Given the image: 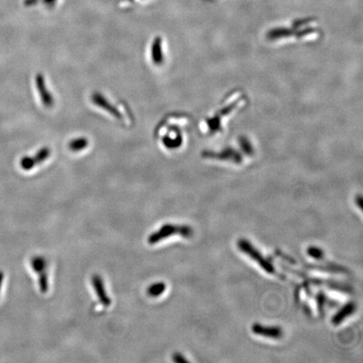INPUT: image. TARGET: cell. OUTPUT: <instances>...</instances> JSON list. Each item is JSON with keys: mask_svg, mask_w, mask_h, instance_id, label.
<instances>
[{"mask_svg": "<svg viewBox=\"0 0 363 363\" xmlns=\"http://www.w3.org/2000/svg\"><path fill=\"white\" fill-rule=\"evenodd\" d=\"M92 101L98 107H100V108H103L104 110L110 114L111 116H114L115 118L118 119V120L122 119V115L121 112L116 107H114L101 94L94 93L92 95Z\"/></svg>", "mask_w": 363, "mask_h": 363, "instance_id": "7", "label": "cell"}, {"mask_svg": "<svg viewBox=\"0 0 363 363\" xmlns=\"http://www.w3.org/2000/svg\"><path fill=\"white\" fill-rule=\"evenodd\" d=\"M305 267L309 269L317 270V271H320V272H329V273H345V272H347L344 267L334 264H310L305 265Z\"/></svg>", "mask_w": 363, "mask_h": 363, "instance_id": "11", "label": "cell"}, {"mask_svg": "<svg viewBox=\"0 0 363 363\" xmlns=\"http://www.w3.org/2000/svg\"><path fill=\"white\" fill-rule=\"evenodd\" d=\"M4 277H5V274H4V272H0V290H1V287H2L3 281H4Z\"/></svg>", "mask_w": 363, "mask_h": 363, "instance_id": "20", "label": "cell"}, {"mask_svg": "<svg viewBox=\"0 0 363 363\" xmlns=\"http://www.w3.org/2000/svg\"><path fill=\"white\" fill-rule=\"evenodd\" d=\"M166 289V284L162 283V282H160V283H157V284L151 285V286L147 289V294H148L150 297H152V298H157V297L163 294Z\"/></svg>", "mask_w": 363, "mask_h": 363, "instance_id": "14", "label": "cell"}, {"mask_svg": "<svg viewBox=\"0 0 363 363\" xmlns=\"http://www.w3.org/2000/svg\"><path fill=\"white\" fill-rule=\"evenodd\" d=\"M355 203H356V205L358 206L359 209L362 210L363 200L362 197H361V195L356 196V199H355Z\"/></svg>", "mask_w": 363, "mask_h": 363, "instance_id": "19", "label": "cell"}, {"mask_svg": "<svg viewBox=\"0 0 363 363\" xmlns=\"http://www.w3.org/2000/svg\"><path fill=\"white\" fill-rule=\"evenodd\" d=\"M151 57L152 63L155 65H161L164 62L163 47H162V39L156 37L152 44L151 48Z\"/></svg>", "mask_w": 363, "mask_h": 363, "instance_id": "10", "label": "cell"}, {"mask_svg": "<svg viewBox=\"0 0 363 363\" xmlns=\"http://www.w3.org/2000/svg\"><path fill=\"white\" fill-rule=\"evenodd\" d=\"M252 330L257 336L270 338V339H281L284 336V331L279 326H267L258 323H256L252 326Z\"/></svg>", "mask_w": 363, "mask_h": 363, "instance_id": "5", "label": "cell"}, {"mask_svg": "<svg viewBox=\"0 0 363 363\" xmlns=\"http://www.w3.org/2000/svg\"><path fill=\"white\" fill-rule=\"evenodd\" d=\"M316 302H317L318 311L320 315H324V308L325 305L327 303V298L325 297V294L323 293H319L315 297Z\"/></svg>", "mask_w": 363, "mask_h": 363, "instance_id": "17", "label": "cell"}, {"mask_svg": "<svg viewBox=\"0 0 363 363\" xmlns=\"http://www.w3.org/2000/svg\"><path fill=\"white\" fill-rule=\"evenodd\" d=\"M39 275V287H40V291L42 294H46L48 292L49 284H48V276L46 272H42Z\"/></svg>", "mask_w": 363, "mask_h": 363, "instance_id": "16", "label": "cell"}, {"mask_svg": "<svg viewBox=\"0 0 363 363\" xmlns=\"http://www.w3.org/2000/svg\"><path fill=\"white\" fill-rule=\"evenodd\" d=\"M172 358H173V361H175V362L177 363L189 362L188 359H186L183 355H182L181 353H178V352L173 354Z\"/></svg>", "mask_w": 363, "mask_h": 363, "instance_id": "18", "label": "cell"}, {"mask_svg": "<svg viewBox=\"0 0 363 363\" xmlns=\"http://www.w3.org/2000/svg\"><path fill=\"white\" fill-rule=\"evenodd\" d=\"M356 303L352 302V301L346 303V304L332 317V325H334V326L341 325V324L346 320V318L351 316V315L356 311Z\"/></svg>", "mask_w": 363, "mask_h": 363, "instance_id": "9", "label": "cell"}, {"mask_svg": "<svg viewBox=\"0 0 363 363\" xmlns=\"http://www.w3.org/2000/svg\"><path fill=\"white\" fill-rule=\"evenodd\" d=\"M89 139L85 137H78L73 139L68 143V148L72 152H78L86 149L89 146Z\"/></svg>", "mask_w": 363, "mask_h": 363, "instance_id": "12", "label": "cell"}, {"mask_svg": "<svg viewBox=\"0 0 363 363\" xmlns=\"http://www.w3.org/2000/svg\"><path fill=\"white\" fill-rule=\"evenodd\" d=\"M51 155V150L48 147H43L36 152L34 156H24L20 161V166L23 170L30 171L39 164L42 163L49 158Z\"/></svg>", "mask_w": 363, "mask_h": 363, "instance_id": "4", "label": "cell"}, {"mask_svg": "<svg viewBox=\"0 0 363 363\" xmlns=\"http://www.w3.org/2000/svg\"><path fill=\"white\" fill-rule=\"evenodd\" d=\"M282 267L288 271V272H292V273L295 274L296 276H298V277L303 279L306 284H312L315 286L327 287V288L332 289V290L344 293V294H351V293H352V289H351V287H349L346 284H342L340 282L334 281V280H331V279L315 278V277H308L303 272L302 273V272L296 271V270L291 269V268H289V267H286L284 265H282Z\"/></svg>", "mask_w": 363, "mask_h": 363, "instance_id": "3", "label": "cell"}, {"mask_svg": "<svg viewBox=\"0 0 363 363\" xmlns=\"http://www.w3.org/2000/svg\"><path fill=\"white\" fill-rule=\"evenodd\" d=\"M173 235H179L183 238L189 239L193 236V231L192 227L186 225L166 224L161 226L158 231L152 233L147 241L150 245H155Z\"/></svg>", "mask_w": 363, "mask_h": 363, "instance_id": "1", "label": "cell"}, {"mask_svg": "<svg viewBox=\"0 0 363 363\" xmlns=\"http://www.w3.org/2000/svg\"><path fill=\"white\" fill-rule=\"evenodd\" d=\"M92 284L94 286V290L96 292L97 296L99 301L104 307H109L111 304V299L106 293L104 288V281L102 277L98 274L93 275L92 277Z\"/></svg>", "mask_w": 363, "mask_h": 363, "instance_id": "8", "label": "cell"}, {"mask_svg": "<svg viewBox=\"0 0 363 363\" xmlns=\"http://www.w3.org/2000/svg\"><path fill=\"white\" fill-rule=\"evenodd\" d=\"M237 246L241 253H244L247 256L248 258H250L253 261L257 262L260 267L264 270L265 272L269 273V274L276 275V276H278L283 278L281 277L282 275L279 274L271 262L268 261L267 258H265L262 253H260L259 250L250 241L245 240V239H240L237 242Z\"/></svg>", "mask_w": 363, "mask_h": 363, "instance_id": "2", "label": "cell"}, {"mask_svg": "<svg viewBox=\"0 0 363 363\" xmlns=\"http://www.w3.org/2000/svg\"><path fill=\"white\" fill-rule=\"evenodd\" d=\"M36 89L38 91L39 96L41 98V102L45 107L51 108L55 103L54 98L51 92L46 88V82L43 75L39 73L36 77Z\"/></svg>", "mask_w": 363, "mask_h": 363, "instance_id": "6", "label": "cell"}, {"mask_svg": "<svg viewBox=\"0 0 363 363\" xmlns=\"http://www.w3.org/2000/svg\"><path fill=\"white\" fill-rule=\"evenodd\" d=\"M307 254H308L311 258H314L315 260H317V261H322L324 258H325V253L322 249H320V247H317V246H310L307 249Z\"/></svg>", "mask_w": 363, "mask_h": 363, "instance_id": "15", "label": "cell"}, {"mask_svg": "<svg viewBox=\"0 0 363 363\" xmlns=\"http://www.w3.org/2000/svg\"><path fill=\"white\" fill-rule=\"evenodd\" d=\"M31 265H32V269L34 270L37 274H41L42 272H46L47 263H46L45 258L42 257H36V258H32L31 261Z\"/></svg>", "mask_w": 363, "mask_h": 363, "instance_id": "13", "label": "cell"}]
</instances>
